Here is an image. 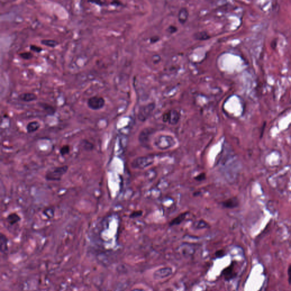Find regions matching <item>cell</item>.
Instances as JSON below:
<instances>
[{"label": "cell", "instance_id": "1", "mask_svg": "<svg viewBox=\"0 0 291 291\" xmlns=\"http://www.w3.org/2000/svg\"><path fill=\"white\" fill-rule=\"evenodd\" d=\"M68 166L67 165L52 167L46 172L45 179L48 181H61L62 177L68 171Z\"/></svg>", "mask_w": 291, "mask_h": 291}, {"label": "cell", "instance_id": "2", "mask_svg": "<svg viewBox=\"0 0 291 291\" xmlns=\"http://www.w3.org/2000/svg\"><path fill=\"white\" fill-rule=\"evenodd\" d=\"M154 162L153 156H141L134 159L131 163V167L134 169L143 170L149 167Z\"/></svg>", "mask_w": 291, "mask_h": 291}, {"label": "cell", "instance_id": "3", "mask_svg": "<svg viewBox=\"0 0 291 291\" xmlns=\"http://www.w3.org/2000/svg\"><path fill=\"white\" fill-rule=\"evenodd\" d=\"M155 107V104L154 103H150L142 106L138 111V120L141 122H145L151 116L154 110Z\"/></svg>", "mask_w": 291, "mask_h": 291}, {"label": "cell", "instance_id": "4", "mask_svg": "<svg viewBox=\"0 0 291 291\" xmlns=\"http://www.w3.org/2000/svg\"><path fill=\"white\" fill-rule=\"evenodd\" d=\"M105 104V100L103 97L94 96L90 97L87 101L88 107L93 110H99L103 107Z\"/></svg>", "mask_w": 291, "mask_h": 291}, {"label": "cell", "instance_id": "5", "mask_svg": "<svg viewBox=\"0 0 291 291\" xmlns=\"http://www.w3.org/2000/svg\"><path fill=\"white\" fill-rule=\"evenodd\" d=\"M173 273L171 267H163L156 270L153 274V278L155 280H162L170 276Z\"/></svg>", "mask_w": 291, "mask_h": 291}, {"label": "cell", "instance_id": "6", "mask_svg": "<svg viewBox=\"0 0 291 291\" xmlns=\"http://www.w3.org/2000/svg\"><path fill=\"white\" fill-rule=\"evenodd\" d=\"M180 114L179 112L175 109H172L168 111V123L172 125L176 124L179 121Z\"/></svg>", "mask_w": 291, "mask_h": 291}, {"label": "cell", "instance_id": "7", "mask_svg": "<svg viewBox=\"0 0 291 291\" xmlns=\"http://www.w3.org/2000/svg\"><path fill=\"white\" fill-rule=\"evenodd\" d=\"M223 208L226 209H233L239 205V201L237 198L232 197L221 202Z\"/></svg>", "mask_w": 291, "mask_h": 291}, {"label": "cell", "instance_id": "8", "mask_svg": "<svg viewBox=\"0 0 291 291\" xmlns=\"http://www.w3.org/2000/svg\"><path fill=\"white\" fill-rule=\"evenodd\" d=\"M18 99L22 101L29 103V102H32L37 100L38 99V97H37V95L34 93L26 92V93H23L19 94L18 96Z\"/></svg>", "mask_w": 291, "mask_h": 291}, {"label": "cell", "instance_id": "9", "mask_svg": "<svg viewBox=\"0 0 291 291\" xmlns=\"http://www.w3.org/2000/svg\"><path fill=\"white\" fill-rule=\"evenodd\" d=\"M223 275L225 279V280H230L234 278L236 276V274L234 272V264L231 263L230 265L223 270Z\"/></svg>", "mask_w": 291, "mask_h": 291}, {"label": "cell", "instance_id": "10", "mask_svg": "<svg viewBox=\"0 0 291 291\" xmlns=\"http://www.w3.org/2000/svg\"><path fill=\"white\" fill-rule=\"evenodd\" d=\"M8 239L3 233L0 235V250L2 253H6L8 250Z\"/></svg>", "mask_w": 291, "mask_h": 291}, {"label": "cell", "instance_id": "11", "mask_svg": "<svg viewBox=\"0 0 291 291\" xmlns=\"http://www.w3.org/2000/svg\"><path fill=\"white\" fill-rule=\"evenodd\" d=\"M188 11L185 8H181L178 14V20L181 24H184L188 18Z\"/></svg>", "mask_w": 291, "mask_h": 291}, {"label": "cell", "instance_id": "12", "mask_svg": "<svg viewBox=\"0 0 291 291\" xmlns=\"http://www.w3.org/2000/svg\"><path fill=\"white\" fill-rule=\"evenodd\" d=\"M40 127V123L37 121L30 122L26 125V131L28 133H33L38 131Z\"/></svg>", "mask_w": 291, "mask_h": 291}, {"label": "cell", "instance_id": "13", "mask_svg": "<svg viewBox=\"0 0 291 291\" xmlns=\"http://www.w3.org/2000/svg\"><path fill=\"white\" fill-rule=\"evenodd\" d=\"M188 213V212H184L183 213H181L179 216H177L176 217L174 218L171 221L170 223V226H176L182 223L185 218H186L187 215Z\"/></svg>", "mask_w": 291, "mask_h": 291}, {"label": "cell", "instance_id": "14", "mask_svg": "<svg viewBox=\"0 0 291 291\" xmlns=\"http://www.w3.org/2000/svg\"><path fill=\"white\" fill-rule=\"evenodd\" d=\"M21 219V217L18 214L16 213H12L9 214L6 218L7 222L9 223L10 225H13L16 224L17 223L19 222Z\"/></svg>", "mask_w": 291, "mask_h": 291}, {"label": "cell", "instance_id": "15", "mask_svg": "<svg viewBox=\"0 0 291 291\" xmlns=\"http://www.w3.org/2000/svg\"><path fill=\"white\" fill-rule=\"evenodd\" d=\"M39 105L43 108V110L46 111L47 114L50 116H53L56 112V109L55 107L49 105L46 103H39Z\"/></svg>", "mask_w": 291, "mask_h": 291}, {"label": "cell", "instance_id": "16", "mask_svg": "<svg viewBox=\"0 0 291 291\" xmlns=\"http://www.w3.org/2000/svg\"><path fill=\"white\" fill-rule=\"evenodd\" d=\"M193 37L198 40H205L209 39L211 37L206 31H198L193 35Z\"/></svg>", "mask_w": 291, "mask_h": 291}, {"label": "cell", "instance_id": "17", "mask_svg": "<svg viewBox=\"0 0 291 291\" xmlns=\"http://www.w3.org/2000/svg\"><path fill=\"white\" fill-rule=\"evenodd\" d=\"M151 132V129L149 128H145L142 131L139 136V139L140 141H147L149 139L150 134Z\"/></svg>", "mask_w": 291, "mask_h": 291}, {"label": "cell", "instance_id": "18", "mask_svg": "<svg viewBox=\"0 0 291 291\" xmlns=\"http://www.w3.org/2000/svg\"><path fill=\"white\" fill-rule=\"evenodd\" d=\"M181 253L183 254V256H190L194 254V248H192L191 246H181L180 248Z\"/></svg>", "mask_w": 291, "mask_h": 291}, {"label": "cell", "instance_id": "19", "mask_svg": "<svg viewBox=\"0 0 291 291\" xmlns=\"http://www.w3.org/2000/svg\"><path fill=\"white\" fill-rule=\"evenodd\" d=\"M40 43L43 45L51 48L56 47L59 44L57 40L53 39H42L40 40Z\"/></svg>", "mask_w": 291, "mask_h": 291}, {"label": "cell", "instance_id": "20", "mask_svg": "<svg viewBox=\"0 0 291 291\" xmlns=\"http://www.w3.org/2000/svg\"><path fill=\"white\" fill-rule=\"evenodd\" d=\"M70 151H71L70 146L68 145H65L63 146L62 147H61L59 150V153L61 156H64L67 155L69 154L70 153Z\"/></svg>", "mask_w": 291, "mask_h": 291}, {"label": "cell", "instance_id": "21", "mask_svg": "<svg viewBox=\"0 0 291 291\" xmlns=\"http://www.w3.org/2000/svg\"><path fill=\"white\" fill-rule=\"evenodd\" d=\"M18 55L24 60H30L33 57V54L29 51L23 52L19 53Z\"/></svg>", "mask_w": 291, "mask_h": 291}, {"label": "cell", "instance_id": "22", "mask_svg": "<svg viewBox=\"0 0 291 291\" xmlns=\"http://www.w3.org/2000/svg\"><path fill=\"white\" fill-rule=\"evenodd\" d=\"M82 144H83L84 149L86 151H91L93 149V147H94L93 145L87 140L83 141Z\"/></svg>", "mask_w": 291, "mask_h": 291}, {"label": "cell", "instance_id": "23", "mask_svg": "<svg viewBox=\"0 0 291 291\" xmlns=\"http://www.w3.org/2000/svg\"><path fill=\"white\" fill-rule=\"evenodd\" d=\"M208 223H206L205 221L203 220H200L198 222H197L195 225V227L198 229H204L208 227Z\"/></svg>", "mask_w": 291, "mask_h": 291}, {"label": "cell", "instance_id": "24", "mask_svg": "<svg viewBox=\"0 0 291 291\" xmlns=\"http://www.w3.org/2000/svg\"><path fill=\"white\" fill-rule=\"evenodd\" d=\"M30 50L31 51L35 52L37 53H39L43 50V48L38 46H36L34 44H31L30 46Z\"/></svg>", "mask_w": 291, "mask_h": 291}, {"label": "cell", "instance_id": "25", "mask_svg": "<svg viewBox=\"0 0 291 291\" xmlns=\"http://www.w3.org/2000/svg\"><path fill=\"white\" fill-rule=\"evenodd\" d=\"M143 214V212L142 210H138V211H134L131 214H130V218H135L137 217H139L141 216Z\"/></svg>", "mask_w": 291, "mask_h": 291}, {"label": "cell", "instance_id": "26", "mask_svg": "<svg viewBox=\"0 0 291 291\" xmlns=\"http://www.w3.org/2000/svg\"><path fill=\"white\" fill-rule=\"evenodd\" d=\"M205 178L206 175L205 173H201L200 174L198 175L196 177H195V180L198 181H202V180H205Z\"/></svg>", "mask_w": 291, "mask_h": 291}, {"label": "cell", "instance_id": "27", "mask_svg": "<svg viewBox=\"0 0 291 291\" xmlns=\"http://www.w3.org/2000/svg\"><path fill=\"white\" fill-rule=\"evenodd\" d=\"M225 254V251L223 250H218L217 251L216 253V256L217 258H222V257H223Z\"/></svg>", "mask_w": 291, "mask_h": 291}, {"label": "cell", "instance_id": "28", "mask_svg": "<svg viewBox=\"0 0 291 291\" xmlns=\"http://www.w3.org/2000/svg\"><path fill=\"white\" fill-rule=\"evenodd\" d=\"M167 31L170 33H175L176 31H177V28L175 26H170L168 29H167Z\"/></svg>", "mask_w": 291, "mask_h": 291}, {"label": "cell", "instance_id": "29", "mask_svg": "<svg viewBox=\"0 0 291 291\" xmlns=\"http://www.w3.org/2000/svg\"><path fill=\"white\" fill-rule=\"evenodd\" d=\"M288 282L291 284V264L288 268Z\"/></svg>", "mask_w": 291, "mask_h": 291}, {"label": "cell", "instance_id": "30", "mask_svg": "<svg viewBox=\"0 0 291 291\" xmlns=\"http://www.w3.org/2000/svg\"><path fill=\"white\" fill-rule=\"evenodd\" d=\"M162 119H163V121L164 122H168V111L163 114Z\"/></svg>", "mask_w": 291, "mask_h": 291}, {"label": "cell", "instance_id": "31", "mask_svg": "<svg viewBox=\"0 0 291 291\" xmlns=\"http://www.w3.org/2000/svg\"><path fill=\"white\" fill-rule=\"evenodd\" d=\"M276 45H277V42L275 40H273L271 43V47H272L273 48H275V47H276Z\"/></svg>", "mask_w": 291, "mask_h": 291}, {"label": "cell", "instance_id": "32", "mask_svg": "<svg viewBox=\"0 0 291 291\" xmlns=\"http://www.w3.org/2000/svg\"><path fill=\"white\" fill-rule=\"evenodd\" d=\"M265 124H263V127H262V129H261V137H262V136H263V132H264V131H265Z\"/></svg>", "mask_w": 291, "mask_h": 291}, {"label": "cell", "instance_id": "33", "mask_svg": "<svg viewBox=\"0 0 291 291\" xmlns=\"http://www.w3.org/2000/svg\"><path fill=\"white\" fill-rule=\"evenodd\" d=\"M157 40H158L157 37H153V38L151 39V42H153V43L156 42Z\"/></svg>", "mask_w": 291, "mask_h": 291}, {"label": "cell", "instance_id": "34", "mask_svg": "<svg viewBox=\"0 0 291 291\" xmlns=\"http://www.w3.org/2000/svg\"><path fill=\"white\" fill-rule=\"evenodd\" d=\"M132 291H145L142 289H133Z\"/></svg>", "mask_w": 291, "mask_h": 291}]
</instances>
